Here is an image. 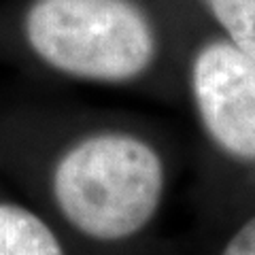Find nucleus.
Listing matches in <instances>:
<instances>
[{
    "mask_svg": "<svg viewBox=\"0 0 255 255\" xmlns=\"http://www.w3.org/2000/svg\"><path fill=\"white\" fill-rule=\"evenodd\" d=\"M0 177L81 255H130L170 185L162 145L117 115L0 107Z\"/></svg>",
    "mask_w": 255,
    "mask_h": 255,
    "instance_id": "obj_1",
    "label": "nucleus"
},
{
    "mask_svg": "<svg viewBox=\"0 0 255 255\" xmlns=\"http://www.w3.org/2000/svg\"><path fill=\"white\" fill-rule=\"evenodd\" d=\"M215 28L255 58V0H198Z\"/></svg>",
    "mask_w": 255,
    "mask_h": 255,
    "instance_id": "obj_5",
    "label": "nucleus"
},
{
    "mask_svg": "<svg viewBox=\"0 0 255 255\" xmlns=\"http://www.w3.org/2000/svg\"><path fill=\"white\" fill-rule=\"evenodd\" d=\"M196 122L217 155L255 170V58L219 32L198 41L185 60Z\"/></svg>",
    "mask_w": 255,
    "mask_h": 255,
    "instance_id": "obj_3",
    "label": "nucleus"
},
{
    "mask_svg": "<svg viewBox=\"0 0 255 255\" xmlns=\"http://www.w3.org/2000/svg\"><path fill=\"white\" fill-rule=\"evenodd\" d=\"M168 41L151 0H0V64L94 87L138 90Z\"/></svg>",
    "mask_w": 255,
    "mask_h": 255,
    "instance_id": "obj_2",
    "label": "nucleus"
},
{
    "mask_svg": "<svg viewBox=\"0 0 255 255\" xmlns=\"http://www.w3.org/2000/svg\"><path fill=\"white\" fill-rule=\"evenodd\" d=\"M215 255H255V206L230 230Z\"/></svg>",
    "mask_w": 255,
    "mask_h": 255,
    "instance_id": "obj_6",
    "label": "nucleus"
},
{
    "mask_svg": "<svg viewBox=\"0 0 255 255\" xmlns=\"http://www.w3.org/2000/svg\"><path fill=\"white\" fill-rule=\"evenodd\" d=\"M0 255H81L45 215L0 177Z\"/></svg>",
    "mask_w": 255,
    "mask_h": 255,
    "instance_id": "obj_4",
    "label": "nucleus"
}]
</instances>
